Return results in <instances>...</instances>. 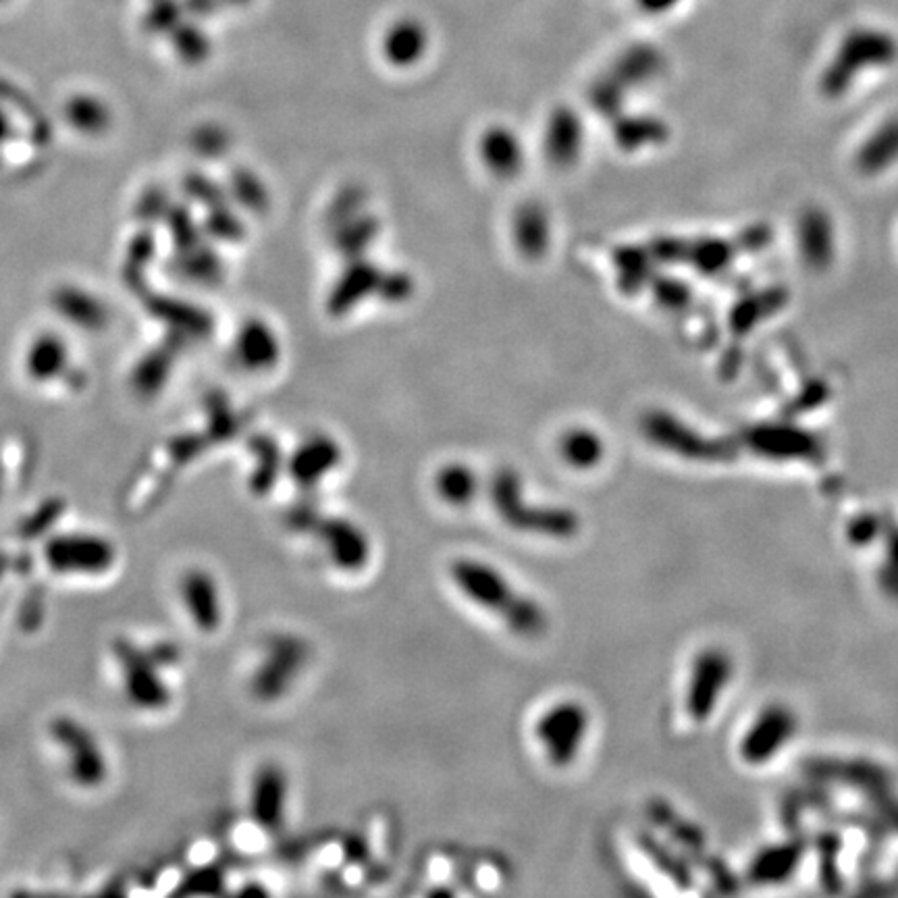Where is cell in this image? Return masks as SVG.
Masks as SVG:
<instances>
[{"label": "cell", "mask_w": 898, "mask_h": 898, "mask_svg": "<svg viewBox=\"0 0 898 898\" xmlns=\"http://www.w3.org/2000/svg\"><path fill=\"white\" fill-rule=\"evenodd\" d=\"M312 657V647L298 632H277L264 641L250 674V695L264 705L283 701L296 689Z\"/></svg>", "instance_id": "obj_4"}, {"label": "cell", "mask_w": 898, "mask_h": 898, "mask_svg": "<svg viewBox=\"0 0 898 898\" xmlns=\"http://www.w3.org/2000/svg\"><path fill=\"white\" fill-rule=\"evenodd\" d=\"M427 46V32L418 21L402 19L393 23L385 36L387 57L395 63L416 61Z\"/></svg>", "instance_id": "obj_16"}, {"label": "cell", "mask_w": 898, "mask_h": 898, "mask_svg": "<svg viewBox=\"0 0 898 898\" xmlns=\"http://www.w3.org/2000/svg\"><path fill=\"white\" fill-rule=\"evenodd\" d=\"M560 454L570 468L587 470L601 462L603 445L601 439H597V435H593L591 431H568L560 441Z\"/></svg>", "instance_id": "obj_17"}, {"label": "cell", "mask_w": 898, "mask_h": 898, "mask_svg": "<svg viewBox=\"0 0 898 898\" xmlns=\"http://www.w3.org/2000/svg\"><path fill=\"white\" fill-rule=\"evenodd\" d=\"M795 859H797V851L795 849H786L782 853H772V855L761 859V865H757V871L761 874V878L784 876L786 869L792 865V861H795Z\"/></svg>", "instance_id": "obj_18"}, {"label": "cell", "mask_w": 898, "mask_h": 898, "mask_svg": "<svg viewBox=\"0 0 898 898\" xmlns=\"http://www.w3.org/2000/svg\"><path fill=\"white\" fill-rule=\"evenodd\" d=\"M730 676L732 666L724 651L711 649L697 655L689 680V691H686V711L691 713L695 722H705L711 716V711L718 707Z\"/></svg>", "instance_id": "obj_12"}, {"label": "cell", "mask_w": 898, "mask_h": 898, "mask_svg": "<svg viewBox=\"0 0 898 898\" xmlns=\"http://www.w3.org/2000/svg\"><path fill=\"white\" fill-rule=\"evenodd\" d=\"M481 479L474 468L464 462L443 464L433 479V491L441 504L449 510H468L481 495Z\"/></svg>", "instance_id": "obj_14"}, {"label": "cell", "mask_w": 898, "mask_h": 898, "mask_svg": "<svg viewBox=\"0 0 898 898\" xmlns=\"http://www.w3.org/2000/svg\"><path fill=\"white\" fill-rule=\"evenodd\" d=\"M797 728V718L784 705H770L759 713L741 741V755L747 763L757 765L770 761L790 741Z\"/></svg>", "instance_id": "obj_13"}, {"label": "cell", "mask_w": 898, "mask_h": 898, "mask_svg": "<svg viewBox=\"0 0 898 898\" xmlns=\"http://www.w3.org/2000/svg\"><path fill=\"white\" fill-rule=\"evenodd\" d=\"M637 3L645 13L659 15V13H668V11L676 9L682 0H637Z\"/></svg>", "instance_id": "obj_19"}, {"label": "cell", "mask_w": 898, "mask_h": 898, "mask_svg": "<svg viewBox=\"0 0 898 898\" xmlns=\"http://www.w3.org/2000/svg\"><path fill=\"white\" fill-rule=\"evenodd\" d=\"M292 805V778L279 761H262L248 784V817L264 834H279Z\"/></svg>", "instance_id": "obj_10"}, {"label": "cell", "mask_w": 898, "mask_h": 898, "mask_svg": "<svg viewBox=\"0 0 898 898\" xmlns=\"http://www.w3.org/2000/svg\"><path fill=\"white\" fill-rule=\"evenodd\" d=\"M491 506L497 520L518 535L568 541L578 535L580 520L574 512L558 506H541L526 501L522 481L510 470L497 472L489 487Z\"/></svg>", "instance_id": "obj_3"}, {"label": "cell", "mask_w": 898, "mask_h": 898, "mask_svg": "<svg viewBox=\"0 0 898 898\" xmlns=\"http://www.w3.org/2000/svg\"><path fill=\"white\" fill-rule=\"evenodd\" d=\"M896 59L898 40L888 30L859 25L840 40L834 59L824 71V88L830 94L847 92L859 75L888 67Z\"/></svg>", "instance_id": "obj_5"}, {"label": "cell", "mask_w": 898, "mask_h": 898, "mask_svg": "<svg viewBox=\"0 0 898 898\" xmlns=\"http://www.w3.org/2000/svg\"><path fill=\"white\" fill-rule=\"evenodd\" d=\"M50 736L61 749L67 776L75 786L92 790L107 782L111 772L109 757L88 726L63 716L52 720Z\"/></svg>", "instance_id": "obj_8"}, {"label": "cell", "mask_w": 898, "mask_h": 898, "mask_svg": "<svg viewBox=\"0 0 898 898\" xmlns=\"http://www.w3.org/2000/svg\"><path fill=\"white\" fill-rule=\"evenodd\" d=\"M287 524L292 531L319 543L325 560L339 574L358 576L373 564V537L350 516L296 510L287 516Z\"/></svg>", "instance_id": "obj_2"}, {"label": "cell", "mask_w": 898, "mask_h": 898, "mask_svg": "<svg viewBox=\"0 0 898 898\" xmlns=\"http://www.w3.org/2000/svg\"><path fill=\"white\" fill-rule=\"evenodd\" d=\"M177 599L183 614L200 635H217L227 618V603L221 580L213 570L190 566L177 580Z\"/></svg>", "instance_id": "obj_11"}, {"label": "cell", "mask_w": 898, "mask_h": 898, "mask_svg": "<svg viewBox=\"0 0 898 898\" xmlns=\"http://www.w3.org/2000/svg\"><path fill=\"white\" fill-rule=\"evenodd\" d=\"M449 583L472 607L501 622L510 635L535 641L545 635L549 618L545 607L489 560L477 556H458L447 566Z\"/></svg>", "instance_id": "obj_1"}, {"label": "cell", "mask_w": 898, "mask_h": 898, "mask_svg": "<svg viewBox=\"0 0 898 898\" xmlns=\"http://www.w3.org/2000/svg\"><path fill=\"white\" fill-rule=\"evenodd\" d=\"M113 655L119 664L123 695L131 707L146 713H161L171 707L173 691L161 672V659L125 639L115 643Z\"/></svg>", "instance_id": "obj_6"}, {"label": "cell", "mask_w": 898, "mask_h": 898, "mask_svg": "<svg viewBox=\"0 0 898 898\" xmlns=\"http://www.w3.org/2000/svg\"><path fill=\"white\" fill-rule=\"evenodd\" d=\"M117 547L96 533H65L44 545L48 568L61 576H102L115 568Z\"/></svg>", "instance_id": "obj_9"}, {"label": "cell", "mask_w": 898, "mask_h": 898, "mask_svg": "<svg viewBox=\"0 0 898 898\" xmlns=\"http://www.w3.org/2000/svg\"><path fill=\"white\" fill-rule=\"evenodd\" d=\"M339 462V452L331 441H314L300 449V454L292 462V474L298 485L316 487L335 470Z\"/></svg>", "instance_id": "obj_15"}, {"label": "cell", "mask_w": 898, "mask_h": 898, "mask_svg": "<svg viewBox=\"0 0 898 898\" xmlns=\"http://www.w3.org/2000/svg\"><path fill=\"white\" fill-rule=\"evenodd\" d=\"M591 718L583 703L564 699L543 709L535 722V741L553 768L564 770L578 759L585 747Z\"/></svg>", "instance_id": "obj_7"}]
</instances>
